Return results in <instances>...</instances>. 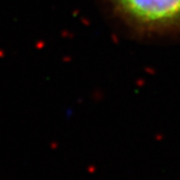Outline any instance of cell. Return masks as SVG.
<instances>
[{
	"instance_id": "obj_1",
	"label": "cell",
	"mask_w": 180,
	"mask_h": 180,
	"mask_svg": "<svg viewBox=\"0 0 180 180\" xmlns=\"http://www.w3.org/2000/svg\"><path fill=\"white\" fill-rule=\"evenodd\" d=\"M116 21L146 38L180 37V0H103Z\"/></svg>"
}]
</instances>
